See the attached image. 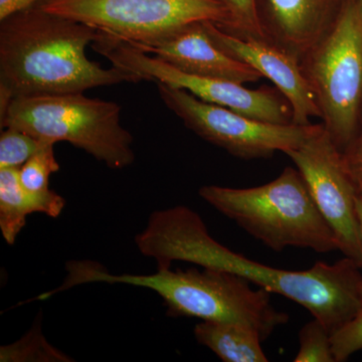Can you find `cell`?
<instances>
[{
	"mask_svg": "<svg viewBox=\"0 0 362 362\" xmlns=\"http://www.w3.org/2000/svg\"><path fill=\"white\" fill-rule=\"evenodd\" d=\"M135 244L143 256L156 259L158 270L185 262L235 274L271 294L282 295L310 312L331 334L349 322L362 304V268L354 259L344 257L331 265L318 262L305 271L266 266L220 244L201 216L185 206L150 214Z\"/></svg>",
	"mask_w": 362,
	"mask_h": 362,
	"instance_id": "cell-1",
	"label": "cell"
},
{
	"mask_svg": "<svg viewBox=\"0 0 362 362\" xmlns=\"http://www.w3.org/2000/svg\"><path fill=\"white\" fill-rule=\"evenodd\" d=\"M0 21V113L16 98L141 82L129 71L104 69L88 58L86 49L100 37L96 28L47 13L40 4Z\"/></svg>",
	"mask_w": 362,
	"mask_h": 362,
	"instance_id": "cell-2",
	"label": "cell"
},
{
	"mask_svg": "<svg viewBox=\"0 0 362 362\" xmlns=\"http://www.w3.org/2000/svg\"><path fill=\"white\" fill-rule=\"evenodd\" d=\"M199 197L269 249L338 250L337 238L317 207L297 168H286L276 180L250 188L204 185Z\"/></svg>",
	"mask_w": 362,
	"mask_h": 362,
	"instance_id": "cell-3",
	"label": "cell"
},
{
	"mask_svg": "<svg viewBox=\"0 0 362 362\" xmlns=\"http://www.w3.org/2000/svg\"><path fill=\"white\" fill-rule=\"evenodd\" d=\"M103 279L111 285L152 290L163 300L168 315L243 324L256 330L263 340L289 321L287 314L272 305L270 292L252 289L249 281L226 271L169 268L149 275H114L107 272Z\"/></svg>",
	"mask_w": 362,
	"mask_h": 362,
	"instance_id": "cell-4",
	"label": "cell"
},
{
	"mask_svg": "<svg viewBox=\"0 0 362 362\" xmlns=\"http://www.w3.org/2000/svg\"><path fill=\"white\" fill-rule=\"evenodd\" d=\"M121 107L83 93L16 98L0 113L1 128H16L40 140L68 142L108 168L135 160L133 137L121 125Z\"/></svg>",
	"mask_w": 362,
	"mask_h": 362,
	"instance_id": "cell-5",
	"label": "cell"
},
{
	"mask_svg": "<svg viewBox=\"0 0 362 362\" xmlns=\"http://www.w3.org/2000/svg\"><path fill=\"white\" fill-rule=\"evenodd\" d=\"M324 127L340 151L354 141L362 113V18L346 0L330 32L301 61Z\"/></svg>",
	"mask_w": 362,
	"mask_h": 362,
	"instance_id": "cell-6",
	"label": "cell"
},
{
	"mask_svg": "<svg viewBox=\"0 0 362 362\" xmlns=\"http://www.w3.org/2000/svg\"><path fill=\"white\" fill-rule=\"evenodd\" d=\"M40 4L47 13L130 44H150L197 21H211L223 32L230 26L223 0H44Z\"/></svg>",
	"mask_w": 362,
	"mask_h": 362,
	"instance_id": "cell-7",
	"label": "cell"
},
{
	"mask_svg": "<svg viewBox=\"0 0 362 362\" xmlns=\"http://www.w3.org/2000/svg\"><path fill=\"white\" fill-rule=\"evenodd\" d=\"M162 102L183 124L206 141L237 158H269L276 152L296 149L317 124H273L225 107L206 103L187 90L156 83Z\"/></svg>",
	"mask_w": 362,
	"mask_h": 362,
	"instance_id": "cell-8",
	"label": "cell"
},
{
	"mask_svg": "<svg viewBox=\"0 0 362 362\" xmlns=\"http://www.w3.org/2000/svg\"><path fill=\"white\" fill-rule=\"evenodd\" d=\"M93 49L111 62L141 78L187 90L206 103L225 107L257 120L273 124H293L289 102L273 88L247 89L240 83L202 78L176 70L162 59L140 51L134 45L101 33Z\"/></svg>",
	"mask_w": 362,
	"mask_h": 362,
	"instance_id": "cell-9",
	"label": "cell"
},
{
	"mask_svg": "<svg viewBox=\"0 0 362 362\" xmlns=\"http://www.w3.org/2000/svg\"><path fill=\"white\" fill-rule=\"evenodd\" d=\"M301 173L317 207L337 240L338 250L362 268V246L356 211L357 187L342 152L323 124L296 149L286 152Z\"/></svg>",
	"mask_w": 362,
	"mask_h": 362,
	"instance_id": "cell-10",
	"label": "cell"
},
{
	"mask_svg": "<svg viewBox=\"0 0 362 362\" xmlns=\"http://www.w3.org/2000/svg\"><path fill=\"white\" fill-rule=\"evenodd\" d=\"M206 32L218 47L270 80L289 102L293 123L307 125L320 118L315 96L296 58L265 40L242 39L223 32L211 21H204Z\"/></svg>",
	"mask_w": 362,
	"mask_h": 362,
	"instance_id": "cell-11",
	"label": "cell"
},
{
	"mask_svg": "<svg viewBox=\"0 0 362 362\" xmlns=\"http://www.w3.org/2000/svg\"><path fill=\"white\" fill-rule=\"evenodd\" d=\"M130 45L187 75L233 81L243 85L262 78L251 66L221 51L207 33L204 21L183 26L150 44Z\"/></svg>",
	"mask_w": 362,
	"mask_h": 362,
	"instance_id": "cell-12",
	"label": "cell"
},
{
	"mask_svg": "<svg viewBox=\"0 0 362 362\" xmlns=\"http://www.w3.org/2000/svg\"><path fill=\"white\" fill-rule=\"evenodd\" d=\"M346 0H258L266 40L301 63L326 37Z\"/></svg>",
	"mask_w": 362,
	"mask_h": 362,
	"instance_id": "cell-13",
	"label": "cell"
},
{
	"mask_svg": "<svg viewBox=\"0 0 362 362\" xmlns=\"http://www.w3.org/2000/svg\"><path fill=\"white\" fill-rule=\"evenodd\" d=\"M65 206L64 197L54 190L30 192L23 188L18 169H0V230L9 246H13L30 214L58 218Z\"/></svg>",
	"mask_w": 362,
	"mask_h": 362,
	"instance_id": "cell-14",
	"label": "cell"
},
{
	"mask_svg": "<svg viewBox=\"0 0 362 362\" xmlns=\"http://www.w3.org/2000/svg\"><path fill=\"white\" fill-rule=\"evenodd\" d=\"M199 344L225 362L269 361L262 349L263 338L256 330L238 323L202 321L194 327Z\"/></svg>",
	"mask_w": 362,
	"mask_h": 362,
	"instance_id": "cell-15",
	"label": "cell"
},
{
	"mask_svg": "<svg viewBox=\"0 0 362 362\" xmlns=\"http://www.w3.org/2000/svg\"><path fill=\"white\" fill-rule=\"evenodd\" d=\"M0 361H71L59 349L45 340L40 330V320L20 341L0 349Z\"/></svg>",
	"mask_w": 362,
	"mask_h": 362,
	"instance_id": "cell-16",
	"label": "cell"
},
{
	"mask_svg": "<svg viewBox=\"0 0 362 362\" xmlns=\"http://www.w3.org/2000/svg\"><path fill=\"white\" fill-rule=\"evenodd\" d=\"M54 144L45 140L40 149L18 169L21 185L28 192L49 190V177L61 168L54 156Z\"/></svg>",
	"mask_w": 362,
	"mask_h": 362,
	"instance_id": "cell-17",
	"label": "cell"
},
{
	"mask_svg": "<svg viewBox=\"0 0 362 362\" xmlns=\"http://www.w3.org/2000/svg\"><path fill=\"white\" fill-rule=\"evenodd\" d=\"M44 141L25 131L4 128L0 135V169H20Z\"/></svg>",
	"mask_w": 362,
	"mask_h": 362,
	"instance_id": "cell-18",
	"label": "cell"
},
{
	"mask_svg": "<svg viewBox=\"0 0 362 362\" xmlns=\"http://www.w3.org/2000/svg\"><path fill=\"white\" fill-rule=\"evenodd\" d=\"M299 345L295 362H335L331 332L315 318L300 330Z\"/></svg>",
	"mask_w": 362,
	"mask_h": 362,
	"instance_id": "cell-19",
	"label": "cell"
},
{
	"mask_svg": "<svg viewBox=\"0 0 362 362\" xmlns=\"http://www.w3.org/2000/svg\"><path fill=\"white\" fill-rule=\"evenodd\" d=\"M228 13L230 26L226 33L242 39L265 40L259 20L258 0H223Z\"/></svg>",
	"mask_w": 362,
	"mask_h": 362,
	"instance_id": "cell-20",
	"label": "cell"
},
{
	"mask_svg": "<svg viewBox=\"0 0 362 362\" xmlns=\"http://www.w3.org/2000/svg\"><path fill=\"white\" fill-rule=\"evenodd\" d=\"M335 362H344L362 350V304L356 315L331 334Z\"/></svg>",
	"mask_w": 362,
	"mask_h": 362,
	"instance_id": "cell-21",
	"label": "cell"
},
{
	"mask_svg": "<svg viewBox=\"0 0 362 362\" xmlns=\"http://www.w3.org/2000/svg\"><path fill=\"white\" fill-rule=\"evenodd\" d=\"M342 154L345 165L357 189L362 192V113L356 138Z\"/></svg>",
	"mask_w": 362,
	"mask_h": 362,
	"instance_id": "cell-22",
	"label": "cell"
},
{
	"mask_svg": "<svg viewBox=\"0 0 362 362\" xmlns=\"http://www.w3.org/2000/svg\"><path fill=\"white\" fill-rule=\"evenodd\" d=\"M42 1L44 0H0V21Z\"/></svg>",
	"mask_w": 362,
	"mask_h": 362,
	"instance_id": "cell-23",
	"label": "cell"
},
{
	"mask_svg": "<svg viewBox=\"0 0 362 362\" xmlns=\"http://www.w3.org/2000/svg\"><path fill=\"white\" fill-rule=\"evenodd\" d=\"M356 211L357 218V226H358L359 238L362 246V192L357 189L356 195Z\"/></svg>",
	"mask_w": 362,
	"mask_h": 362,
	"instance_id": "cell-24",
	"label": "cell"
},
{
	"mask_svg": "<svg viewBox=\"0 0 362 362\" xmlns=\"http://www.w3.org/2000/svg\"><path fill=\"white\" fill-rule=\"evenodd\" d=\"M354 1H356L357 9H358L362 18V0H354Z\"/></svg>",
	"mask_w": 362,
	"mask_h": 362,
	"instance_id": "cell-25",
	"label": "cell"
}]
</instances>
